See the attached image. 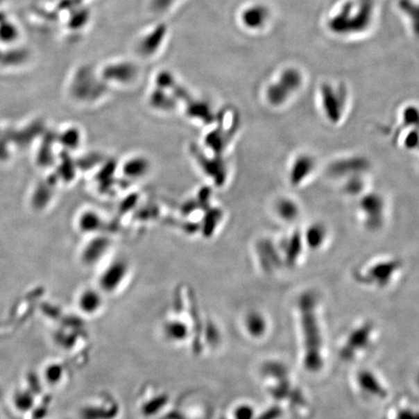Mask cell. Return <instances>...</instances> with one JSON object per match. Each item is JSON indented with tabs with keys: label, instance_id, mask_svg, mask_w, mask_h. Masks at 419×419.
Wrapping results in <instances>:
<instances>
[{
	"label": "cell",
	"instance_id": "cell-17",
	"mask_svg": "<svg viewBox=\"0 0 419 419\" xmlns=\"http://www.w3.org/2000/svg\"><path fill=\"white\" fill-rule=\"evenodd\" d=\"M166 34L164 26H157L151 31L150 33L146 34L142 40L138 44L139 53L145 57H150L153 53L157 52L160 46L162 45Z\"/></svg>",
	"mask_w": 419,
	"mask_h": 419
},
{
	"label": "cell",
	"instance_id": "cell-1",
	"mask_svg": "<svg viewBox=\"0 0 419 419\" xmlns=\"http://www.w3.org/2000/svg\"><path fill=\"white\" fill-rule=\"evenodd\" d=\"M375 19L374 0H343L329 13L325 26L336 37L352 38L371 31Z\"/></svg>",
	"mask_w": 419,
	"mask_h": 419
},
{
	"label": "cell",
	"instance_id": "cell-22",
	"mask_svg": "<svg viewBox=\"0 0 419 419\" xmlns=\"http://www.w3.org/2000/svg\"><path fill=\"white\" fill-rule=\"evenodd\" d=\"M164 332L170 340L182 341L187 337V327L181 321H169L165 325Z\"/></svg>",
	"mask_w": 419,
	"mask_h": 419
},
{
	"label": "cell",
	"instance_id": "cell-7",
	"mask_svg": "<svg viewBox=\"0 0 419 419\" xmlns=\"http://www.w3.org/2000/svg\"><path fill=\"white\" fill-rule=\"evenodd\" d=\"M318 158L309 151L292 155L287 166V180L293 189H302L313 182L318 173Z\"/></svg>",
	"mask_w": 419,
	"mask_h": 419
},
{
	"label": "cell",
	"instance_id": "cell-10",
	"mask_svg": "<svg viewBox=\"0 0 419 419\" xmlns=\"http://www.w3.org/2000/svg\"><path fill=\"white\" fill-rule=\"evenodd\" d=\"M258 266L268 275L284 269L279 243L274 239L263 237L257 240L255 247Z\"/></svg>",
	"mask_w": 419,
	"mask_h": 419
},
{
	"label": "cell",
	"instance_id": "cell-18",
	"mask_svg": "<svg viewBox=\"0 0 419 419\" xmlns=\"http://www.w3.org/2000/svg\"><path fill=\"white\" fill-rule=\"evenodd\" d=\"M77 224L79 226L80 231H82L83 233L96 235L102 230L104 221L101 214L97 213L96 211L87 210V211L83 212L80 214Z\"/></svg>",
	"mask_w": 419,
	"mask_h": 419
},
{
	"label": "cell",
	"instance_id": "cell-11",
	"mask_svg": "<svg viewBox=\"0 0 419 419\" xmlns=\"http://www.w3.org/2000/svg\"><path fill=\"white\" fill-rule=\"evenodd\" d=\"M303 207L296 197L282 194L272 203V213L275 219L284 225L294 228L303 216Z\"/></svg>",
	"mask_w": 419,
	"mask_h": 419
},
{
	"label": "cell",
	"instance_id": "cell-9",
	"mask_svg": "<svg viewBox=\"0 0 419 419\" xmlns=\"http://www.w3.org/2000/svg\"><path fill=\"white\" fill-rule=\"evenodd\" d=\"M272 9L263 2H253L246 5L239 15V22L248 33H262L272 21Z\"/></svg>",
	"mask_w": 419,
	"mask_h": 419
},
{
	"label": "cell",
	"instance_id": "cell-5",
	"mask_svg": "<svg viewBox=\"0 0 419 419\" xmlns=\"http://www.w3.org/2000/svg\"><path fill=\"white\" fill-rule=\"evenodd\" d=\"M357 214L365 231L381 232L388 223V200L382 192L370 189L357 199Z\"/></svg>",
	"mask_w": 419,
	"mask_h": 419
},
{
	"label": "cell",
	"instance_id": "cell-20",
	"mask_svg": "<svg viewBox=\"0 0 419 419\" xmlns=\"http://www.w3.org/2000/svg\"><path fill=\"white\" fill-rule=\"evenodd\" d=\"M79 304L85 313L94 314L103 305V296L99 289H86L80 296Z\"/></svg>",
	"mask_w": 419,
	"mask_h": 419
},
{
	"label": "cell",
	"instance_id": "cell-23",
	"mask_svg": "<svg viewBox=\"0 0 419 419\" xmlns=\"http://www.w3.org/2000/svg\"><path fill=\"white\" fill-rule=\"evenodd\" d=\"M62 142L65 147L68 148H75L79 146L80 135L77 131L69 130L67 133L63 134Z\"/></svg>",
	"mask_w": 419,
	"mask_h": 419
},
{
	"label": "cell",
	"instance_id": "cell-25",
	"mask_svg": "<svg viewBox=\"0 0 419 419\" xmlns=\"http://www.w3.org/2000/svg\"><path fill=\"white\" fill-rule=\"evenodd\" d=\"M416 153H418V155H419V150L418 151V152H416Z\"/></svg>",
	"mask_w": 419,
	"mask_h": 419
},
{
	"label": "cell",
	"instance_id": "cell-13",
	"mask_svg": "<svg viewBox=\"0 0 419 419\" xmlns=\"http://www.w3.org/2000/svg\"><path fill=\"white\" fill-rule=\"evenodd\" d=\"M304 243L308 253H320L330 242L331 231L323 221H314L301 229Z\"/></svg>",
	"mask_w": 419,
	"mask_h": 419
},
{
	"label": "cell",
	"instance_id": "cell-4",
	"mask_svg": "<svg viewBox=\"0 0 419 419\" xmlns=\"http://www.w3.org/2000/svg\"><path fill=\"white\" fill-rule=\"evenodd\" d=\"M319 111L329 126H340L350 112V91L342 82L324 81L318 89Z\"/></svg>",
	"mask_w": 419,
	"mask_h": 419
},
{
	"label": "cell",
	"instance_id": "cell-19",
	"mask_svg": "<svg viewBox=\"0 0 419 419\" xmlns=\"http://www.w3.org/2000/svg\"><path fill=\"white\" fill-rule=\"evenodd\" d=\"M411 128H419V106L415 103L406 104L400 110L393 134Z\"/></svg>",
	"mask_w": 419,
	"mask_h": 419
},
{
	"label": "cell",
	"instance_id": "cell-6",
	"mask_svg": "<svg viewBox=\"0 0 419 419\" xmlns=\"http://www.w3.org/2000/svg\"><path fill=\"white\" fill-rule=\"evenodd\" d=\"M372 170V162L367 155L350 153L330 160L326 165L325 173L328 178L340 185L350 178L371 175Z\"/></svg>",
	"mask_w": 419,
	"mask_h": 419
},
{
	"label": "cell",
	"instance_id": "cell-12",
	"mask_svg": "<svg viewBox=\"0 0 419 419\" xmlns=\"http://www.w3.org/2000/svg\"><path fill=\"white\" fill-rule=\"evenodd\" d=\"M130 267L123 258L118 257L111 260L103 268L99 276V289L105 292H114L121 287L128 279Z\"/></svg>",
	"mask_w": 419,
	"mask_h": 419
},
{
	"label": "cell",
	"instance_id": "cell-3",
	"mask_svg": "<svg viewBox=\"0 0 419 419\" xmlns=\"http://www.w3.org/2000/svg\"><path fill=\"white\" fill-rule=\"evenodd\" d=\"M305 75L300 68L289 65L282 68L264 89V101L270 108L281 110L300 94Z\"/></svg>",
	"mask_w": 419,
	"mask_h": 419
},
{
	"label": "cell",
	"instance_id": "cell-8",
	"mask_svg": "<svg viewBox=\"0 0 419 419\" xmlns=\"http://www.w3.org/2000/svg\"><path fill=\"white\" fill-rule=\"evenodd\" d=\"M280 252H281L284 269H297L305 262L307 250L301 228H291L280 240Z\"/></svg>",
	"mask_w": 419,
	"mask_h": 419
},
{
	"label": "cell",
	"instance_id": "cell-24",
	"mask_svg": "<svg viewBox=\"0 0 419 419\" xmlns=\"http://www.w3.org/2000/svg\"><path fill=\"white\" fill-rule=\"evenodd\" d=\"M178 0H152L153 11L165 12L170 9Z\"/></svg>",
	"mask_w": 419,
	"mask_h": 419
},
{
	"label": "cell",
	"instance_id": "cell-14",
	"mask_svg": "<svg viewBox=\"0 0 419 419\" xmlns=\"http://www.w3.org/2000/svg\"><path fill=\"white\" fill-rule=\"evenodd\" d=\"M138 69L129 62L110 63L101 73L103 80L119 85H129L137 77Z\"/></svg>",
	"mask_w": 419,
	"mask_h": 419
},
{
	"label": "cell",
	"instance_id": "cell-21",
	"mask_svg": "<svg viewBox=\"0 0 419 419\" xmlns=\"http://www.w3.org/2000/svg\"><path fill=\"white\" fill-rule=\"evenodd\" d=\"M110 242L109 240L104 237L96 236L92 243L87 248L85 252V255L87 257V262L89 263L97 262L102 259L109 252Z\"/></svg>",
	"mask_w": 419,
	"mask_h": 419
},
{
	"label": "cell",
	"instance_id": "cell-15",
	"mask_svg": "<svg viewBox=\"0 0 419 419\" xmlns=\"http://www.w3.org/2000/svg\"><path fill=\"white\" fill-rule=\"evenodd\" d=\"M397 9L413 37L419 39V0H397Z\"/></svg>",
	"mask_w": 419,
	"mask_h": 419
},
{
	"label": "cell",
	"instance_id": "cell-2",
	"mask_svg": "<svg viewBox=\"0 0 419 419\" xmlns=\"http://www.w3.org/2000/svg\"><path fill=\"white\" fill-rule=\"evenodd\" d=\"M405 262L396 255L372 258L352 270V277L357 284L372 289H384L391 287L405 271Z\"/></svg>",
	"mask_w": 419,
	"mask_h": 419
},
{
	"label": "cell",
	"instance_id": "cell-16",
	"mask_svg": "<svg viewBox=\"0 0 419 419\" xmlns=\"http://www.w3.org/2000/svg\"><path fill=\"white\" fill-rule=\"evenodd\" d=\"M151 171V162L143 155H133L123 164L124 176L131 180H141Z\"/></svg>",
	"mask_w": 419,
	"mask_h": 419
}]
</instances>
